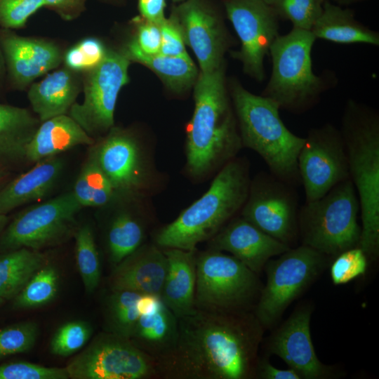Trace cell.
I'll list each match as a JSON object with an SVG mask.
<instances>
[{"instance_id":"1","label":"cell","mask_w":379,"mask_h":379,"mask_svg":"<svg viewBox=\"0 0 379 379\" xmlns=\"http://www.w3.org/2000/svg\"><path fill=\"white\" fill-rule=\"evenodd\" d=\"M178 319L175 343L156 361L158 374L178 379L255 378L264 327L253 312L195 308Z\"/></svg>"},{"instance_id":"35","label":"cell","mask_w":379,"mask_h":379,"mask_svg":"<svg viewBox=\"0 0 379 379\" xmlns=\"http://www.w3.org/2000/svg\"><path fill=\"white\" fill-rule=\"evenodd\" d=\"M109 301V318L112 333L130 339L140 317L138 300L140 293L112 291Z\"/></svg>"},{"instance_id":"57","label":"cell","mask_w":379,"mask_h":379,"mask_svg":"<svg viewBox=\"0 0 379 379\" xmlns=\"http://www.w3.org/2000/svg\"><path fill=\"white\" fill-rule=\"evenodd\" d=\"M326 1V0H319V1L321 3V4H323V2Z\"/></svg>"},{"instance_id":"58","label":"cell","mask_w":379,"mask_h":379,"mask_svg":"<svg viewBox=\"0 0 379 379\" xmlns=\"http://www.w3.org/2000/svg\"><path fill=\"white\" fill-rule=\"evenodd\" d=\"M106 1H115V0H106Z\"/></svg>"},{"instance_id":"18","label":"cell","mask_w":379,"mask_h":379,"mask_svg":"<svg viewBox=\"0 0 379 379\" xmlns=\"http://www.w3.org/2000/svg\"><path fill=\"white\" fill-rule=\"evenodd\" d=\"M0 46L8 77L18 89L56 68L63 59L55 44L19 36L10 29H0Z\"/></svg>"},{"instance_id":"53","label":"cell","mask_w":379,"mask_h":379,"mask_svg":"<svg viewBox=\"0 0 379 379\" xmlns=\"http://www.w3.org/2000/svg\"><path fill=\"white\" fill-rule=\"evenodd\" d=\"M267 4L270 5H272L276 0H264Z\"/></svg>"},{"instance_id":"38","label":"cell","mask_w":379,"mask_h":379,"mask_svg":"<svg viewBox=\"0 0 379 379\" xmlns=\"http://www.w3.org/2000/svg\"><path fill=\"white\" fill-rule=\"evenodd\" d=\"M39 333L36 323L23 321L0 329V359L29 351Z\"/></svg>"},{"instance_id":"42","label":"cell","mask_w":379,"mask_h":379,"mask_svg":"<svg viewBox=\"0 0 379 379\" xmlns=\"http://www.w3.org/2000/svg\"><path fill=\"white\" fill-rule=\"evenodd\" d=\"M137 32L133 41L146 54L160 53L161 45V23L147 20L142 17L136 20Z\"/></svg>"},{"instance_id":"47","label":"cell","mask_w":379,"mask_h":379,"mask_svg":"<svg viewBox=\"0 0 379 379\" xmlns=\"http://www.w3.org/2000/svg\"><path fill=\"white\" fill-rule=\"evenodd\" d=\"M165 0H138V9L142 18L161 23L165 20Z\"/></svg>"},{"instance_id":"37","label":"cell","mask_w":379,"mask_h":379,"mask_svg":"<svg viewBox=\"0 0 379 379\" xmlns=\"http://www.w3.org/2000/svg\"><path fill=\"white\" fill-rule=\"evenodd\" d=\"M279 18L289 20L293 28L311 31L322 12L319 0H276L272 5Z\"/></svg>"},{"instance_id":"54","label":"cell","mask_w":379,"mask_h":379,"mask_svg":"<svg viewBox=\"0 0 379 379\" xmlns=\"http://www.w3.org/2000/svg\"><path fill=\"white\" fill-rule=\"evenodd\" d=\"M4 174H5V172L2 169H0V180H2Z\"/></svg>"},{"instance_id":"6","label":"cell","mask_w":379,"mask_h":379,"mask_svg":"<svg viewBox=\"0 0 379 379\" xmlns=\"http://www.w3.org/2000/svg\"><path fill=\"white\" fill-rule=\"evenodd\" d=\"M316 39L311 31L293 28L272 43L269 52L272 70L262 95L280 109L303 112L326 89L325 81L312 70L311 53Z\"/></svg>"},{"instance_id":"2","label":"cell","mask_w":379,"mask_h":379,"mask_svg":"<svg viewBox=\"0 0 379 379\" xmlns=\"http://www.w3.org/2000/svg\"><path fill=\"white\" fill-rule=\"evenodd\" d=\"M194 109L187 128L186 159L190 175L199 178L234 159L243 147L224 65L201 72L194 83Z\"/></svg>"},{"instance_id":"40","label":"cell","mask_w":379,"mask_h":379,"mask_svg":"<svg viewBox=\"0 0 379 379\" xmlns=\"http://www.w3.org/2000/svg\"><path fill=\"white\" fill-rule=\"evenodd\" d=\"M65 368L46 367L27 361H11L0 365V379H67Z\"/></svg>"},{"instance_id":"39","label":"cell","mask_w":379,"mask_h":379,"mask_svg":"<svg viewBox=\"0 0 379 379\" xmlns=\"http://www.w3.org/2000/svg\"><path fill=\"white\" fill-rule=\"evenodd\" d=\"M368 258L359 246L343 251L333 261L330 274L334 285L345 284L359 276L367 270Z\"/></svg>"},{"instance_id":"44","label":"cell","mask_w":379,"mask_h":379,"mask_svg":"<svg viewBox=\"0 0 379 379\" xmlns=\"http://www.w3.org/2000/svg\"><path fill=\"white\" fill-rule=\"evenodd\" d=\"M86 0H42L43 7L55 11L65 20H72L86 9Z\"/></svg>"},{"instance_id":"33","label":"cell","mask_w":379,"mask_h":379,"mask_svg":"<svg viewBox=\"0 0 379 379\" xmlns=\"http://www.w3.org/2000/svg\"><path fill=\"white\" fill-rule=\"evenodd\" d=\"M59 280L58 270L52 265H45L13 298V308L27 310L51 302L58 293Z\"/></svg>"},{"instance_id":"52","label":"cell","mask_w":379,"mask_h":379,"mask_svg":"<svg viewBox=\"0 0 379 379\" xmlns=\"http://www.w3.org/2000/svg\"><path fill=\"white\" fill-rule=\"evenodd\" d=\"M8 221V218L7 217V215L0 214V232L6 227Z\"/></svg>"},{"instance_id":"51","label":"cell","mask_w":379,"mask_h":379,"mask_svg":"<svg viewBox=\"0 0 379 379\" xmlns=\"http://www.w3.org/2000/svg\"><path fill=\"white\" fill-rule=\"evenodd\" d=\"M5 68L6 67H5L4 59L3 53H2L1 48L0 46V81L4 72Z\"/></svg>"},{"instance_id":"29","label":"cell","mask_w":379,"mask_h":379,"mask_svg":"<svg viewBox=\"0 0 379 379\" xmlns=\"http://www.w3.org/2000/svg\"><path fill=\"white\" fill-rule=\"evenodd\" d=\"M40 124L27 109L0 103V161L24 158Z\"/></svg>"},{"instance_id":"5","label":"cell","mask_w":379,"mask_h":379,"mask_svg":"<svg viewBox=\"0 0 379 379\" xmlns=\"http://www.w3.org/2000/svg\"><path fill=\"white\" fill-rule=\"evenodd\" d=\"M231 87L243 147L258 154L279 179L293 186L301 184L298 159L305 138L287 128L280 117V107L272 100L253 94L236 81Z\"/></svg>"},{"instance_id":"11","label":"cell","mask_w":379,"mask_h":379,"mask_svg":"<svg viewBox=\"0 0 379 379\" xmlns=\"http://www.w3.org/2000/svg\"><path fill=\"white\" fill-rule=\"evenodd\" d=\"M294 186L270 173L251 180L241 216L289 247L299 237L298 196Z\"/></svg>"},{"instance_id":"4","label":"cell","mask_w":379,"mask_h":379,"mask_svg":"<svg viewBox=\"0 0 379 379\" xmlns=\"http://www.w3.org/2000/svg\"><path fill=\"white\" fill-rule=\"evenodd\" d=\"M250 183L247 162L236 157L228 161L208 190L159 231L157 245L195 251L199 244L213 238L242 208Z\"/></svg>"},{"instance_id":"41","label":"cell","mask_w":379,"mask_h":379,"mask_svg":"<svg viewBox=\"0 0 379 379\" xmlns=\"http://www.w3.org/2000/svg\"><path fill=\"white\" fill-rule=\"evenodd\" d=\"M42 7V0H0V26L10 29L23 27Z\"/></svg>"},{"instance_id":"36","label":"cell","mask_w":379,"mask_h":379,"mask_svg":"<svg viewBox=\"0 0 379 379\" xmlns=\"http://www.w3.org/2000/svg\"><path fill=\"white\" fill-rule=\"evenodd\" d=\"M92 328L84 321H72L61 325L50 343L53 354L68 357L81 350L90 339Z\"/></svg>"},{"instance_id":"23","label":"cell","mask_w":379,"mask_h":379,"mask_svg":"<svg viewBox=\"0 0 379 379\" xmlns=\"http://www.w3.org/2000/svg\"><path fill=\"white\" fill-rule=\"evenodd\" d=\"M94 144L93 138L70 116L58 115L41 122L26 147L24 159L36 163L78 145Z\"/></svg>"},{"instance_id":"43","label":"cell","mask_w":379,"mask_h":379,"mask_svg":"<svg viewBox=\"0 0 379 379\" xmlns=\"http://www.w3.org/2000/svg\"><path fill=\"white\" fill-rule=\"evenodd\" d=\"M161 31L160 53L170 56L188 55L185 50V44L180 28L171 14L161 23Z\"/></svg>"},{"instance_id":"12","label":"cell","mask_w":379,"mask_h":379,"mask_svg":"<svg viewBox=\"0 0 379 379\" xmlns=\"http://www.w3.org/2000/svg\"><path fill=\"white\" fill-rule=\"evenodd\" d=\"M66 368L74 379H142L158 375L151 357L130 339L113 333L98 337Z\"/></svg>"},{"instance_id":"28","label":"cell","mask_w":379,"mask_h":379,"mask_svg":"<svg viewBox=\"0 0 379 379\" xmlns=\"http://www.w3.org/2000/svg\"><path fill=\"white\" fill-rule=\"evenodd\" d=\"M131 61L139 62L152 70L166 86L175 93H182L193 84L197 69L190 57L170 56L162 53L146 54L138 47L133 39L122 49Z\"/></svg>"},{"instance_id":"19","label":"cell","mask_w":379,"mask_h":379,"mask_svg":"<svg viewBox=\"0 0 379 379\" xmlns=\"http://www.w3.org/2000/svg\"><path fill=\"white\" fill-rule=\"evenodd\" d=\"M92 151L104 173L117 193L131 194L140 190L145 170L140 147L127 133L112 128Z\"/></svg>"},{"instance_id":"7","label":"cell","mask_w":379,"mask_h":379,"mask_svg":"<svg viewBox=\"0 0 379 379\" xmlns=\"http://www.w3.org/2000/svg\"><path fill=\"white\" fill-rule=\"evenodd\" d=\"M360 206L350 178L340 182L319 199L299 209L298 231L302 244L328 256L359 246L361 226Z\"/></svg>"},{"instance_id":"10","label":"cell","mask_w":379,"mask_h":379,"mask_svg":"<svg viewBox=\"0 0 379 379\" xmlns=\"http://www.w3.org/2000/svg\"><path fill=\"white\" fill-rule=\"evenodd\" d=\"M131 62L122 50H107L103 60L86 72L84 101L74 102L68 113L91 136L113 128L119 93L129 81Z\"/></svg>"},{"instance_id":"24","label":"cell","mask_w":379,"mask_h":379,"mask_svg":"<svg viewBox=\"0 0 379 379\" xmlns=\"http://www.w3.org/2000/svg\"><path fill=\"white\" fill-rule=\"evenodd\" d=\"M79 91L77 72L65 67L32 84L28 91V99L41 122L67 114L75 102Z\"/></svg>"},{"instance_id":"30","label":"cell","mask_w":379,"mask_h":379,"mask_svg":"<svg viewBox=\"0 0 379 379\" xmlns=\"http://www.w3.org/2000/svg\"><path fill=\"white\" fill-rule=\"evenodd\" d=\"M46 262L36 250L20 248L0 255V297L13 299Z\"/></svg>"},{"instance_id":"50","label":"cell","mask_w":379,"mask_h":379,"mask_svg":"<svg viewBox=\"0 0 379 379\" xmlns=\"http://www.w3.org/2000/svg\"><path fill=\"white\" fill-rule=\"evenodd\" d=\"M336 3V4L343 6V5H350L352 4L366 1V0H333Z\"/></svg>"},{"instance_id":"8","label":"cell","mask_w":379,"mask_h":379,"mask_svg":"<svg viewBox=\"0 0 379 379\" xmlns=\"http://www.w3.org/2000/svg\"><path fill=\"white\" fill-rule=\"evenodd\" d=\"M262 288L258 274L233 255L212 248L197 255L196 308L221 312L251 311Z\"/></svg>"},{"instance_id":"26","label":"cell","mask_w":379,"mask_h":379,"mask_svg":"<svg viewBox=\"0 0 379 379\" xmlns=\"http://www.w3.org/2000/svg\"><path fill=\"white\" fill-rule=\"evenodd\" d=\"M316 39L336 44L379 45V33L359 22L353 11L326 0L322 12L311 29Z\"/></svg>"},{"instance_id":"25","label":"cell","mask_w":379,"mask_h":379,"mask_svg":"<svg viewBox=\"0 0 379 379\" xmlns=\"http://www.w3.org/2000/svg\"><path fill=\"white\" fill-rule=\"evenodd\" d=\"M62 166L58 156L49 157L10 182L0 191V214L7 215L21 205L44 197L57 180Z\"/></svg>"},{"instance_id":"17","label":"cell","mask_w":379,"mask_h":379,"mask_svg":"<svg viewBox=\"0 0 379 379\" xmlns=\"http://www.w3.org/2000/svg\"><path fill=\"white\" fill-rule=\"evenodd\" d=\"M313 307L307 303L297 307L270 335L267 350L280 357L301 379H327L338 377V371L317 357L310 333Z\"/></svg>"},{"instance_id":"49","label":"cell","mask_w":379,"mask_h":379,"mask_svg":"<svg viewBox=\"0 0 379 379\" xmlns=\"http://www.w3.org/2000/svg\"><path fill=\"white\" fill-rule=\"evenodd\" d=\"M163 302L159 295L152 293L140 294L138 300V310L140 315L155 311Z\"/></svg>"},{"instance_id":"34","label":"cell","mask_w":379,"mask_h":379,"mask_svg":"<svg viewBox=\"0 0 379 379\" xmlns=\"http://www.w3.org/2000/svg\"><path fill=\"white\" fill-rule=\"evenodd\" d=\"M77 265L87 293L98 287L101 276L99 254L91 227L83 225L75 235Z\"/></svg>"},{"instance_id":"45","label":"cell","mask_w":379,"mask_h":379,"mask_svg":"<svg viewBox=\"0 0 379 379\" xmlns=\"http://www.w3.org/2000/svg\"><path fill=\"white\" fill-rule=\"evenodd\" d=\"M77 45L86 62L88 70L100 64L107 52L102 42L93 37L86 38Z\"/></svg>"},{"instance_id":"56","label":"cell","mask_w":379,"mask_h":379,"mask_svg":"<svg viewBox=\"0 0 379 379\" xmlns=\"http://www.w3.org/2000/svg\"><path fill=\"white\" fill-rule=\"evenodd\" d=\"M172 1H173L174 3H178V4H179V3H180V2H182V1H185V0H172Z\"/></svg>"},{"instance_id":"46","label":"cell","mask_w":379,"mask_h":379,"mask_svg":"<svg viewBox=\"0 0 379 379\" xmlns=\"http://www.w3.org/2000/svg\"><path fill=\"white\" fill-rule=\"evenodd\" d=\"M255 378L262 379H301L298 373L292 368H277L264 358L258 360Z\"/></svg>"},{"instance_id":"22","label":"cell","mask_w":379,"mask_h":379,"mask_svg":"<svg viewBox=\"0 0 379 379\" xmlns=\"http://www.w3.org/2000/svg\"><path fill=\"white\" fill-rule=\"evenodd\" d=\"M167 271L160 297L178 317L192 312L195 307V251L165 248Z\"/></svg>"},{"instance_id":"21","label":"cell","mask_w":379,"mask_h":379,"mask_svg":"<svg viewBox=\"0 0 379 379\" xmlns=\"http://www.w3.org/2000/svg\"><path fill=\"white\" fill-rule=\"evenodd\" d=\"M114 266L111 276L112 291L160 295L167 271V259L164 251L157 246H141Z\"/></svg>"},{"instance_id":"32","label":"cell","mask_w":379,"mask_h":379,"mask_svg":"<svg viewBox=\"0 0 379 379\" xmlns=\"http://www.w3.org/2000/svg\"><path fill=\"white\" fill-rule=\"evenodd\" d=\"M145 230L141 222L131 213L123 211L112 220L107 234L111 262L117 265L141 246Z\"/></svg>"},{"instance_id":"9","label":"cell","mask_w":379,"mask_h":379,"mask_svg":"<svg viewBox=\"0 0 379 379\" xmlns=\"http://www.w3.org/2000/svg\"><path fill=\"white\" fill-rule=\"evenodd\" d=\"M327 257L301 244L267 262L266 284L253 309L264 328H272L291 303L318 277L327 265Z\"/></svg>"},{"instance_id":"3","label":"cell","mask_w":379,"mask_h":379,"mask_svg":"<svg viewBox=\"0 0 379 379\" xmlns=\"http://www.w3.org/2000/svg\"><path fill=\"white\" fill-rule=\"evenodd\" d=\"M350 178L356 189L361 220L359 244L368 260L379 255V114L350 99L341 121Z\"/></svg>"},{"instance_id":"31","label":"cell","mask_w":379,"mask_h":379,"mask_svg":"<svg viewBox=\"0 0 379 379\" xmlns=\"http://www.w3.org/2000/svg\"><path fill=\"white\" fill-rule=\"evenodd\" d=\"M72 192L81 207L105 206L117 194L92 150L77 177Z\"/></svg>"},{"instance_id":"13","label":"cell","mask_w":379,"mask_h":379,"mask_svg":"<svg viewBox=\"0 0 379 379\" xmlns=\"http://www.w3.org/2000/svg\"><path fill=\"white\" fill-rule=\"evenodd\" d=\"M305 201L324 196L350 178L348 159L340 129L326 124L310 129L298 159Z\"/></svg>"},{"instance_id":"20","label":"cell","mask_w":379,"mask_h":379,"mask_svg":"<svg viewBox=\"0 0 379 379\" xmlns=\"http://www.w3.org/2000/svg\"><path fill=\"white\" fill-rule=\"evenodd\" d=\"M210 240V248L230 253L256 274L270 259L291 248L241 216L230 220Z\"/></svg>"},{"instance_id":"14","label":"cell","mask_w":379,"mask_h":379,"mask_svg":"<svg viewBox=\"0 0 379 379\" xmlns=\"http://www.w3.org/2000/svg\"><path fill=\"white\" fill-rule=\"evenodd\" d=\"M223 6L241 44L233 57L242 63L246 74L262 81L265 58L279 36V17L264 0H223Z\"/></svg>"},{"instance_id":"15","label":"cell","mask_w":379,"mask_h":379,"mask_svg":"<svg viewBox=\"0 0 379 379\" xmlns=\"http://www.w3.org/2000/svg\"><path fill=\"white\" fill-rule=\"evenodd\" d=\"M81 206L72 191L59 195L19 214L4 232V249L37 250L59 241L71 230Z\"/></svg>"},{"instance_id":"16","label":"cell","mask_w":379,"mask_h":379,"mask_svg":"<svg viewBox=\"0 0 379 379\" xmlns=\"http://www.w3.org/2000/svg\"><path fill=\"white\" fill-rule=\"evenodd\" d=\"M185 44L191 48L201 72L213 71L224 65L230 46L220 11L207 0H185L172 8Z\"/></svg>"},{"instance_id":"55","label":"cell","mask_w":379,"mask_h":379,"mask_svg":"<svg viewBox=\"0 0 379 379\" xmlns=\"http://www.w3.org/2000/svg\"><path fill=\"white\" fill-rule=\"evenodd\" d=\"M5 302V300L0 297V306L3 305Z\"/></svg>"},{"instance_id":"48","label":"cell","mask_w":379,"mask_h":379,"mask_svg":"<svg viewBox=\"0 0 379 379\" xmlns=\"http://www.w3.org/2000/svg\"><path fill=\"white\" fill-rule=\"evenodd\" d=\"M65 67L79 72L87 71L86 62L77 45L70 48L63 56Z\"/></svg>"},{"instance_id":"27","label":"cell","mask_w":379,"mask_h":379,"mask_svg":"<svg viewBox=\"0 0 379 379\" xmlns=\"http://www.w3.org/2000/svg\"><path fill=\"white\" fill-rule=\"evenodd\" d=\"M178 319L164 303L153 312L140 315L131 341L155 361L173 347Z\"/></svg>"}]
</instances>
